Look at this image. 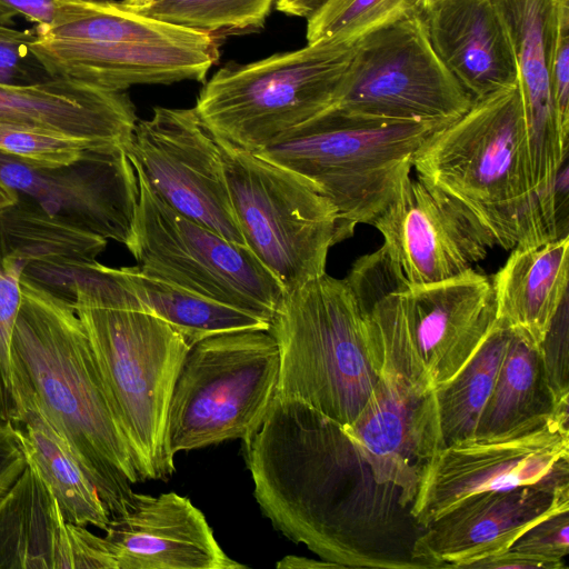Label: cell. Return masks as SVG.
<instances>
[{
	"mask_svg": "<svg viewBox=\"0 0 569 569\" xmlns=\"http://www.w3.org/2000/svg\"><path fill=\"white\" fill-rule=\"evenodd\" d=\"M243 448L259 508L284 537L340 568H422L413 502L346 425L274 398Z\"/></svg>",
	"mask_w": 569,
	"mask_h": 569,
	"instance_id": "obj_1",
	"label": "cell"
},
{
	"mask_svg": "<svg viewBox=\"0 0 569 569\" xmlns=\"http://www.w3.org/2000/svg\"><path fill=\"white\" fill-rule=\"evenodd\" d=\"M10 343L12 383L27 387L84 470L110 518L142 481L73 300L22 277Z\"/></svg>",
	"mask_w": 569,
	"mask_h": 569,
	"instance_id": "obj_2",
	"label": "cell"
},
{
	"mask_svg": "<svg viewBox=\"0 0 569 569\" xmlns=\"http://www.w3.org/2000/svg\"><path fill=\"white\" fill-rule=\"evenodd\" d=\"M73 307L90 340L142 480L167 479L174 468L168 412L191 348L146 310L118 272L96 261L73 283Z\"/></svg>",
	"mask_w": 569,
	"mask_h": 569,
	"instance_id": "obj_3",
	"label": "cell"
},
{
	"mask_svg": "<svg viewBox=\"0 0 569 569\" xmlns=\"http://www.w3.org/2000/svg\"><path fill=\"white\" fill-rule=\"evenodd\" d=\"M412 168L461 202L501 248L552 240L532 186L519 82L475 100L417 150Z\"/></svg>",
	"mask_w": 569,
	"mask_h": 569,
	"instance_id": "obj_4",
	"label": "cell"
},
{
	"mask_svg": "<svg viewBox=\"0 0 569 569\" xmlns=\"http://www.w3.org/2000/svg\"><path fill=\"white\" fill-rule=\"evenodd\" d=\"M279 352L276 398L350 423L380 377L376 327L345 279L327 273L286 291L269 322Z\"/></svg>",
	"mask_w": 569,
	"mask_h": 569,
	"instance_id": "obj_5",
	"label": "cell"
},
{
	"mask_svg": "<svg viewBox=\"0 0 569 569\" xmlns=\"http://www.w3.org/2000/svg\"><path fill=\"white\" fill-rule=\"evenodd\" d=\"M450 122L393 121L329 108L256 152L300 176L338 213V242L385 210L417 150Z\"/></svg>",
	"mask_w": 569,
	"mask_h": 569,
	"instance_id": "obj_6",
	"label": "cell"
},
{
	"mask_svg": "<svg viewBox=\"0 0 569 569\" xmlns=\"http://www.w3.org/2000/svg\"><path fill=\"white\" fill-rule=\"evenodd\" d=\"M34 32L31 49L53 77L113 91L204 82L219 59V36L143 16L121 1H99L84 19Z\"/></svg>",
	"mask_w": 569,
	"mask_h": 569,
	"instance_id": "obj_7",
	"label": "cell"
},
{
	"mask_svg": "<svg viewBox=\"0 0 569 569\" xmlns=\"http://www.w3.org/2000/svg\"><path fill=\"white\" fill-rule=\"evenodd\" d=\"M358 41L319 40L226 64L193 108L214 138L256 153L333 106Z\"/></svg>",
	"mask_w": 569,
	"mask_h": 569,
	"instance_id": "obj_8",
	"label": "cell"
},
{
	"mask_svg": "<svg viewBox=\"0 0 569 569\" xmlns=\"http://www.w3.org/2000/svg\"><path fill=\"white\" fill-rule=\"evenodd\" d=\"M278 375V347L268 330L226 332L194 343L170 400L171 453L233 439L247 445L273 405Z\"/></svg>",
	"mask_w": 569,
	"mask_h": 569,
	"instance_id": "obj_9",
	"label": "cell"
},
{
	"mask_svg": "<svg viewBox=\"0 0 569 569\" xmlns=\"http://www.w3.org/2000/svg\"><path fill=\"white\" fill-rule=\"evenodd\" d=\"M244 244L284 291L326 273L338 243L333 204L300 176L218 138Z\"/></svg>",
	"mask_w": 569,
	"mask_h": 569,
	"instance_id": "obj_10",
	"label": "cell"
},
{
	"mask_svg": "<svg viewBox=\"0 0 569 569\" xmlns=\"http://www.w3.org/2000/svg\"><path fill=\"white\" fill-rule=\"evenodd\" d=\"M139 201L126 247L147 274L268 322L286 292L247 246L169 207L137 174Z\"/></svg>",
	"mask_w": 569,
	"mask_h": 569,
	"instance_id": "obj_11",
	"label": "cell"
},
{
	"mask_svg": "<svg viewBox=\"0 0 569 569\" xmlns=\"http://www.w3.org/2000/svg\"><path fill=\"white\" fill-rule=\"evenodd\" d=\"M472 103L416 8L358 41L332 107L385 120L452 122Z\"/></svg>",
	"mask_w": 569,
	"mask_h": 569,
	"instance_id": "obj_12",
	"label": "cell"
},
{
	"mask_svg": "<svg viewBox=\"0 0 569 569\" xmlns=\"http://www.w3.org/2000/svg\"><path fill=\"white\" fill-rule=\"evenodd\" d=\"M569 406L496 435L451 442L429 460L412 508L423 529L463 499L569 476Z\"/></svg>",
	"mask_w": 569,
	"mask_h": 569,
	"instance_id": "obj_13",
	"label": "cell"
},
{
	"mask_svg": "<svg viewBox=\"0 0 569 569\" xmlns=\"http://www.w3.org/2000/svg\"><path fill=\"white\" fill-rule=\"evenodd\" d=\"M126 150L137 174L169 207L244 244L219 144L194 108L156 107L138 120Z\"/></svg>",
	"mask_w": 569,
	"mask_h": 569,
	"instance_id": "obj_14",
	"label": "cell"
},
{
	"mask_svg": "<svg viewBox=\"0 0 569 569\" xmlns=\"http://www.w3.org/2000/svg\"><path fill=\"white\" fill-rule=\"evenodd\" d=\"M0 181L17 198L73 228L126 244L139 201L126 147L91 148L73 162L48 167L0 151Z\"/></svg>",
	"mask_w": 569,
	"mask_h": 569,
	"instance_id": "obj_15",
	"label": "cell"
},
{
	"mask_svg": "<svg viewBox=\"0 0 569 569\" xmlns=\"http://www.w3.org/2000/svg\"><path fill=\"white\" fill-rule=\"evenodd\" d=\"M371 224L407 286L458 276L496 246L490 231L461 202L410 174Z\"/></svg>",
	"mask_w": 569,
	"mask_h": 569,
	"instance_id": "obj_16",
	"label": "cell"
},
{
	"mask_svg": "<svg viewBox=\"0 0 569 569\" xmlns=\"http://www.w3.org/2000/svg\"><path fill=\"white\" fill-rule=\"evenodd\" d=\"M96 236L52 218L29 200L17 198L0 212V420H11L17 399L10 343L22 300L21 279L61 289L94 260Z\"/></svg>",
	"mask_w": 569,
	"mask_h": 569,
	"instance_id": "obj_17",
	"label": "cell"
},
{
	"mask_svg": "<svg viewBox=\"0 0 569 569\" xmlns=\"http://www.w3.org/2000/svg\"><path fill=\"white\" fill-rule=\"evenodd\" d=\"M569 511V476L472 495L445 512L415 542L422 568H473L507 551L540 520Z\"/></svg>",
	"mask_w": 569,
	"mask_h": 569,
	"instance_id": "obj_18",
	"label": "cell"
},
{
	"mask_svg": "<svg viewBox=\"0 0 569 569\" xmlns=\"http://www.w3.org/2000/svg\"><path fill=\"white\" fill-rule=\"evenodd\" d=\"M508 31L526 114L533 190L547 227L556 224L553 190L567 162L569 137L559 126L550 61L558 0H492Z\"/></svg>",
	"mask_w": 569,
	"mask_h": 569,
	"instance_id": "obj_19",
	"label": "cell"
},
{
	"mask_svg": "<svg viewBox=\"0 0 569 569\" xmlns=\"http://www.w3.org/2000/svg\"><path fill=\"white\" fill-rule=\"evenodd\" d=\"M103 537L117 569H243L213 536L204 515L176 492H133Z\"/></svg>",
	"mask_w": 569,
	"mask_h": 569,
	"instance_id": "obj_20",
	"label": "cell"
},
{
	"mask_svg": "<svg viewBox=\"0 0 569 569\" xmlns=\"http://www.w3.org/2000/svg\"><path fill=\"white\" fill-rule=\"evenodd\" d=\"M417 351L436 390L451 382L498 325L491 279L472 268L403 289Z\"/></svg>",
	"mask_w": 569,
	"mask_h": 569,
	"instance_id": "obj_21",
	"label": "cell"
},
{
	"mask_svg": "<svg viewBox=\"0 0 569 569\" xmlns=\"http://www.w3.org/2000/svg\"><path fill=\"white\" fill-rule=\"evenodd\" d=\"M138 120L126 91L60 77L33 86L0 84V124L126 147Z\"/></svg>",
	"mask_w": 569,
	"mask_h": 569,
	"instance_id": "obj_22",
	"label": "cell"
},
{
	"mask_svg": "<svg viewBox=\"0 0 569 569\" xmlns=\"http://www.w3.org/2000/svg\"><path fill=\"white\" fill-rule=\"evenodd\" d=\"M421 13L437 56L473 101L518 84L511 41L492 0H445Z\"/></svg>",
	"mask_w": 569,
	"mask_h": 569,
	"instance_id": "obj_23",
	"label": "cell"
},
{
	"mask_svg": "<svg viewBox=\"0 0 569 569\" xmlns=\"http://www.w3.org/2000/svg\"><path fill=\"white\" fill-rule=\"evenodd\" d=\"M569 234L516 246L491 279L497 321L539 348L568 299Z\"/></svg>",
	"mask_w": 569,
	"mask_h": 569,
	"instance_id": "obj_24",
	"label": "cell"
},
{
	"mask_svg": "<svg viewBox=\"0 0 569 569\" xmlns=\"http://www.w3.org/2000/svg\"><path fill=\"white\" fill-rule=\"evenodd\" d=\"M0 569H74L73 523L29 462L0 500Z\"/></svg>",
	"mask_w": 569,
	"mask_h": 569,
	"instance_id": "obj_25",
	"label": "cell"
},
{
	"mask_svg": "<svg viewBox=\"0 0 569 569\" xmlns=\"http://www.w3.org/2000/svg\"><path fill=\"white\" fill-rule=\"evenodd\" d=\"M13 388L17 412L10 422L21 439L28 462L50 488L64 520L104 531L110 516L96 487L32 392L18 382H13Z\"/></svg>",
	"mask_w": 569,
	"mask_h": 569,
	"instance_id": "obj_26",
	"label": "cell"
},
{
	"mask_svg": "<svg viewBox=\"0 0 569 569\" xmlns=\"http://www.w3.org/2000/svg\"><path fill=\"white\" fill-rule=\"evenodd\" d=\"M118 272L142 307L164 320L192 347L220 333L268 330L269 322L220 301L147 274L139 266Z\"/></svg>",
	"mask_w": 569,
	"mask_h": 569,
	"instance_id": "obj_27",
	"label": "cell"
},
{
	"mask_svg": "<svg viewBox=\"0 0 569 569\" xmlns=\"http://www.w3.org/2000/svg\"><path fill=\"white\" fill-rule=\"evenodd\" d=\"M510 337L511 330L498 323L458 376L443 388L433 391L431 427L437 450L476 436Z\"/></svg>",
	"mask_w": 569,
	"mask_h": 569,
	"instance_id": "obj_28",
	"label": "cell"
},
{
	"mask_svg": "<svg viewBox=\"0 0 569 569\" xmlns=\"http://www.w3.org/2000/svg\"><path fill=\"white\" fill-rule=\"evenodd\" d=\"M551 409L552 403L542 379L539 348L511 331L508 348L476 436H490L506 431Z\"/></svg>",
	"mask_w": 569,
	"mask_h": 569,
	"instance_id": "obj_29",
	"label": "cell"
},
{
	"mask_svg": "<svg viewBox=\"0 0 569 569\" xmlns=\"http://www.w3.org/2000/svg\"><path fill=\"white\" fill-rule=\"evenodd\" d=\"M276 0H152L134 11L179 27L216 36L263 27Z\"/></svg>",
	"mask_w": 569,
	"mask_h": 569,
	"instance_id": "obj_30",
	"label": "cell"
},
{
	"mask_svg": "<svg viewBox=\"0 0 569 569\" xmlns=\"http://www.w3.org/2000/svg\"><path fill=\"white\" fill-rule=\"evenodd\" d=\"M416 8V0H327L307 19L306 39L358 41Z\"/></svg>",
	"mask_w": 569,
	"mask_h": 569,
	"instance_id": "obj_31",
	"label": "cell"
},
{
	"mask_svg": "<svg viewBox=\"0 0 569 569\" xmlns=\"http://www.w3.org/2000/svg\"><path fill=\"white\" fill-rule=\"evenodd\" d=\"M106 146L113 144L0 124V151L41 166L69 164L77 160L84 150Z\"/></svg>",
	"mask_w": 569,
	"mask_h": 569,
	"instance_id": "obj_32",
	"label": "cell"
},
{
	"mask_svg": "<svg viewBox=\"0 0 569 569\" xmlns=\"http://www.w3.org/2000/svg\"><path fill=\"white\" fill-rule=\"evenodd\" d=\"M34 29L19 30L0 22V84L33 86L53 77L31 49Z\"/></svg>",
	"mask_w": 569,
	"mask_h": 569,
	"instance_id": "obj_33",
	"label": "cell"
},
{
	"mask_svg": "<svg viewBox=\"0 0 569 569\" xmlns=\"http://www.w3.org/2000/svg\"><path fill=\"white\" fill-rule=\"evenodd\" d=\"M542 379L552 407L569 402L568 299L555 316L539 346Z\"/></svg>",
	"mask_w": 569,
	"mask_h": 569,
	"instance_id": "obj_34",
	"label": "cell"
},
{
	"mask_svg": "<svg viewBox=\"0 0 569 569\" xmlns=\"http://www.w3.org/2000/svg\"><path fill=\"white\" fill-rule=\"evenodd\" d=\"M568 528L569 511L551 515L525 531L508 550L538 560L546 569H566Z\"/></svg>",
	"mask_w": 569,
	"mask_h": 569,
	"instance_id": "obj_35",
	"label": "cell"
},
{
	"mask_svg": "<svg viewBox=\"0 0 569 569\" xmlns=\"http://www.w3.org/2000/svg\"><path fill=\"white\" fill-rule=\"evenodd\" d=\"M99 1L86 0H0V22L10 23L16 16L53 29L91 16Z\"/></svg>",
	"mask_w": 569,
	"mask_h": 569,
	"instance_id": "obj_36",
	"label": "cell"
},
{
	"mask_svg": "<svg viewBox=\"0 0 569 569\" xmlns=\"http://www.w3.org/2000/svg\"><path fill=\"white\" fill-rule=\"evenodd\" d=\"M550 84L560 129L569 137V0L557 3Z\"/></svg>",
	"mask_w": 569,
	"mask_h": 569,
	"instance_id": "obj_37",
	"label": "cell"
},
{
	"mask_svg": "<svg viewBox=\"0 0 569 569\" xmlns=\"http://www.w3.org/2000/svg\"><path fill=\"white\" fill-rule=\"evenodd\" d=\"M27 466L20 437L9 420H0V500L11 490Z\"/></svg>",
	"mask_w": 569,
	"mask_h": 569,
	"instance_id": "obj_38",
	"label": "cell"
},
{
	"mask_svg": "<svg viewBox=\"0 0 569 569\" xmlns=\"http://www.w3.org/2000/svg\"><path fill=\"white\" fill-rule=\"evenodd\" d=\"M327 0H276V8L284 14L308 19Z\"/></svg>",
	"mask_w": 569,
	"mask_h": 569,
	"instance_id": "obj_39",
	"label": "cell"
},
{
	"mask_svg": "<svg viewBox=\"0 0 569 569\" xmlns=\"http://www.w3.org/2000/svg\"><path fill=\"white\" fill-rule=\"evenodd\" d=\"M278 569H335L339 566L325 561L316 560L301 556L289 555L279 560L276 565Z\"/></svg>",
	"mask_w": 569,
	"mask_h": 569,
	"instance_id": "obj_40",
	"label": "cell"
},
{
	"mask_svg": "<svg viewBox=\"0 0 569 569\" xmlns=\"http://www.w3.org/2000/svg\"><path fill=\"white\" fill-rule=\"evenodd\" d=\"M17 194L0 181V212L14 204Z\"/></svg>",
	"mask_w": 569,
	"mask_h": 569,
	"instance_id": "obj_41",
	"label": "cell"
},
{
	"mask_svg": "<svg viewBox=\"0 0 569 569\" xmlns=\"http://www.w3.org/2000/svg\"><path fill=\"white\" fill-rule=\"evenodd\" d=\"M442 1L445 0H416V6L420 12H425Z\"/></svg>",
	"mask_w": 569,
	"mask_h": 569,
	"instance_id": "obj_42",
	"label": "cell"
},
{
	"mask_svg": "<svg viewBox=\"0 0 569 569\" xmlns=\"http://www.w3.org/2000/svg\"><path fill=\"white\" fill-rule=\"evenodd\" d=\"M152 0H121V2L126 6H129V7H140V6H144L149 2H151Z\"/></svg>",
	"mask_w": 569,
	"mask_h": 569,
	"instance_id": "obj_43",
	"label": "cell"
},
{
	"mask_svg": "<svg viewBox=\"0 0 569 569\" xmlns=\"http://www.w3.org/2000/svg\"><path fill=\"white\" fill-rule=\"evenodd\" d=\"M86 1H107V0H86Z\"/></svg>",
	"mask_w": 569,
	"mask_h": 569,
	"instance_id": "obj_44",
	"label": "cell"
}]
</instances>
